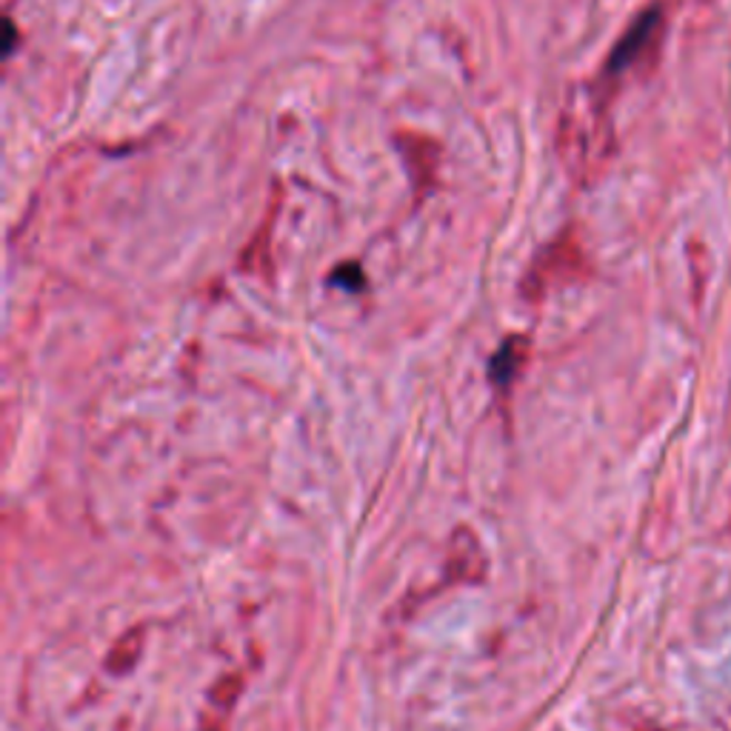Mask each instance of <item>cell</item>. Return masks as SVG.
<instances>
[{"instance_id":"6da1fadb","label":"cell","mask_w":731,"mask_h":731,"mask_svg":"<svg viewBox=\"0 0 731 731\" xmlns=\"http://www.w3.org/2000/svg\"><path fill=\"white\" fill-rule=\"evenodd\" d=\"M486 574V557L477 543L475 532L468 529H457L448 543V557H446V586L452 583H477Z\"/></svg>"},{"instance_id":"7a4b0ae2","label":"cell","mask_w":731,"mask_h":731,"mask_svg":"<svg viewBox=\"0 0 731 731\" xmlns=\"http://www.w3.org/2000/svg\"><path fill=\"white\" fill-rule=\"evenodd\" d=\"M658 29H660V12H658V9H652V12L643 14V18H640L638 23L629 29L626 38L620 40L618 49H614L612 58H609L606 72L618 75V72H623V69L632 63V60H638L640 55H643V49L652 43V38H654V32H658Z\"/></svg>"},{"instance_id":"3957f363","label":"cell","mask_w":731,"mask_h":731,"mask_svg":"<svg viewBox=\"0 0 731 731\" xmlns=\"http://www.w3.org/2000/svg\"><path fill=\"white\" fill-rule=\"evenodd\" d=\"M526 360H529V337L508 335L506 340L501 343V349L494 352L492 366H488V375H492L494 386L503 392L512 389V383L517 381V375L523 372Z\"/></svg>"},{"instance_id":"277c9868","label":"cell","mask_w":731,"mask_h":731,"mask_svg":"<svg viewBox=\"0 0 731 731\" xmlns=\"http://www.w3.org/2000/svg\"><path fill=\"white\" fill-rule=\"evenodd\" d=\"M140 649H144V632H138V629L126 632L112 646V654L106 660V669L115 674H126L129 669H135V663H138Z\"/></svg>"},{"instance_id":"5b68a950","label":"cell","mask_w":731,"mask_h":731,"mask_svg":"<svg viewBox=\"0 0 731 731\" xmlns=\"http://www.w3.org/2000/svg\"><path fill=\"white\" fill-rule=\"evenodd\" d=\"M332 280H335V284H349V289H360L363 286V275L355 264L337 269L335 275H332Z\"/></svg>"}]
</instances>
